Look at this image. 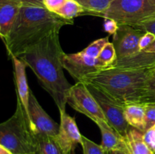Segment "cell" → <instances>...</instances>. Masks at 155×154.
<instances>
[{"label": "cell", "instance_id": "cell-1", "mask_svg": "<svg viewBox=\"0 0 155 154\" xmlns=\"http://www.w3.org/2000/svg\"><path fill=\"white\" fill-rule=\"evenodd\" d=\"M64 54L61 46L59 31H56L17 57L33 70L60 113L66 112L68 95L72 87L63 71L62 57Z\"/></svg>", "mask_w": 155, "mask_h": 154}, {"label": "cell", "instance_id": "cell-2", "mask_svg": "<svg viewBox=\"0 0 155 154\" xmlns=\"http://www.w3.org/2000/svg\"><path fill=\"white\" fill-rule=\"evenodd\" d=\"M73 24V20L64 19L45 8L22 5L3 41L8 55L18 57L53 32Z\"/></svg>", "mask_w": 155, "mask_h": 154}, {"label": "cell", "instance_id": "cell-3", "mask_svg": "<svg viewBox=\"0 0 155 154\" xmlns=\"http://www.w3.org/2000/svg\"><path fill=\"white\" fill-rule=\"evenodd\" d=\"M148 72L149 67L142 69L109 67L90 74L81 82L96 86L125 107L133 103L139 104Z\"/></svg>", "mask_w": 155, "mask_h": 154}, {"label": "cell", "instance_id": "cell-4", "mask_svg": "<svg viewBox=\"0 0 155 154\" xmlns=\"http://www.w3.org/2000/svg\"><path fill=\"white\" fill-rule=\"evenodd\" d=\"M0 144L12 154H34L37 152L36 136L18 98L13 116L0 123Z\"/></svg>", "mask_w": 155, "mask_h": 154}, {"label": "cell", "instance_id": "cell-5", "mask_svg": "<svg viewBox=\"0 0 155 154\" xmlns=\"http://www.w3.org/2000/svg\"><path fill=\"white\" fill-rule=\"evenodd\" d=\"M99 17L114 20L119 25L136 27L155 18V0H113Z\"/></svg>", "mask_w": 155, "mask_h": 154}, {"label": "cell", "instance_id": "cell-6", "mask_svg": "<svg viewBox=\"0 0 155 154\" xmlns=\"http://www.w3.org/2000/svg\"><path fill=\"white\" fill-rule=\"evenodd\" d=\"M84 83L99 104L109 125L125 137L130 125L124 117V106L96 86L90 83Z\"/></svg>", "mask_w": 155, "mask_h": 154}, {"label": "cell", "instance_id": "cell-7", "mask_svg": "<svg viewBox=\"0 0 155 154\" xmlns=\"http://www.w3.org/2000/svg\"><path fill=\"white\" fill-rule=\"evenodd\" d=\"M68 104L77 112L89 118L95 123L99 121L107 122L99 104L83 82H76L71 88Z\"/></svg>", "mask_w": 155, "mask_h": 154}, {"label": "cell", "instance_id": "cell-8", "mask_svg": "<svg viewBox=\"0 0 155 154\" xmlns=\"http://www.w3.org/2000/svg\"><path fill=\"white\" fill-rule=\"evenodd\" d=\"M145 32L136 27L120 24L114 35L113 42L117 54V60L130 57L140 51L139 41Z\"/></svg>", "mask_w": 155, "mask_h": 154}, {"label": "cell", "instance_id": "cell-9", "mask_svg": "<svg viewBox=\"0 0 155 154\" xmlns=\"http://www.w3.org/2000/svg\"><path fill=\"white\" fill-rule=\"evenodd\" d=\"M62 64L76 82L82 80L90 74L104 69L98 58H92L86 55L83 51L77 53L64 54Z\"/></svg>", "mask_w": 155, "mask_h": 154}, {"label": "cell", "instance_id": "cell-10", "mask_svg": "<svg viewBox=\"0 0 155 154\" xmlns=\"http://www.w3.org/2000/svg\"><path fill=\"white\" fill-rule=\"evenodd\" d=\"M28 117L30 127L34 134L55 137L58 134L60 125L54 122L43 110L31 90L29 98Z\"/></svg>", "mask_w": 155, "mask_h": 154}, {"label": "cell", "instance_id": "cell-11", "mask_svg": "<svg viewBox=\"0 0 155 154\" xmlns=\"http://www.w3.org/2000/svg\"><path fill=\"white\" fill-rule=\"evenodd\" d=\"M60 115L61 124L56 138L65 154H73L76 146L78 143L81 144L83 135L80 134L74 117L66 112L60 113Z\"/></svg>", "mask_w": 155, "mask_h": 154}, {"label": "cell", "instance_id": "cell-12", "mask_svg": "<svg viewBox=\"0 0 155 154\" xmlns=\"http://www.w3.org/2000/svg\"><path fill=\"white\" fill-rule=\"evenodd\" d=\"M14 65V75L17 90V98L20 100L28 117V105L30 89L27 84L26 67L27 65L17 57H12ZM29 119V117H28Z\"/></svg>", "mask_w": 155, "mask_h": 154}, {"label": "cell", "instance_id": "cell-13", "mask_svg": "<svg viewBox=\"0 0 155 154\" xmlns=\"http://www.w3.org/2000/svg\"><path fill=\"white\" fill-rule=\"evenodd\" d=\"M155 64V41L148 48L130 57L117 60L111 67L142 69Z\"/></svg>", "mask_w": 155, "mask_h": 154}, {"label": "cell", "instance_id": "cell-14", "mask_svg": "<svg viewBox=\"0 0 155 154\" xmlns=\"http://www.w3.org/2000/svg\"><path fill=\"white\" fill-rule=\"evenodd\" d=\"M101 134V146L107 152L111 150H123L129 152L125 137L114 129L105 121L96 122Z\"/></svg>", "mask_w": 155, "mask_h": 154}, {"label": "cell", "instance_id": "cell-15", "mask_svg": "<svg viewBox=\"0 0 155 154\" xmlns=\"http://www.w3.org/2000/svg\"><path fill=\"white\" fill-rule=\"evenodd\" d=\"M22 4L16 0H0V37L3 41L19 12Z\"/></svg>", "mask_w": 155, "mask_h": 154}, {"label": "cell", "instance_id": "cell-16", "mask_svg": "<svg viewBox=\"0 0 155 154\" xmlns=\"http://www.w3.org/2000/svg\"><path fill=\"white\" fill-rule=\"evenodd\" d=\"M124 117L129 125L145 132V107L144 104L133 103L124 107Z\"/></svg>", "mask_w": 155, "mask_h": 154}, {"label": "cell", "instance_id": "cell-17", "mask_svg": "<svg viewBox=\"0 0 155 154\" xmlns=\"http://www.w3.org/2000/svg\"><path fill=\"white\" fill-rule=\"evenodd\" d=\"M125 140L130 154H155L145 143L143 133L135 128L130 126Z\"/></svg>", "mask_w": 155, "mask_h": 154}, {"label": "cell", "instance_id": "cell-18", "mask_svg": "<svg viewBox=\"0 0 155 154\" xmlns=\"http://www.w3.org/2000/svg\"><path fill=\"white\" fill-rule=\"evenodd\" d=\"M37 141L38 154H65L57 138L53 136L35 134Z\"/></svg>", "mask_w": 155, "mask_h": 154}, {"label": "cell", "instance_id": "cell-19", "mask_svg": "<svg viewBox=\"0 0 155 154\" xmlns=\"http://www.w3.org/2000/svg\"><path fill=\"white\" fill-rule=\"evenodd\" d=\"M86 11L85 14L98 16L106 11L113 0H75Z\"/></svg>", "mask_w": 155, "mask_h": 154}, {"label": "cell", "instance_id": "cell-20", "mask_svg": "<svg viewBox=\"0 0 155 154\" xmlns=\"http://www.w3.org/2000/svg\"><path fill=\"white\" fill-rule=\"evenodd\" d=\"M139 104H155V64L149 67L143 93Z\"/></svg>", "mask_w": 155, "mask_h": 154}, {"label": "cell", "instance_id": "cell-21", "mask_svg": "<svg viewBox=\"0 0 155 154\" xmlns=\"http://www.w3.org/2000/svg\"><path fill=\"white\" fill-rule=\"evenodd\" d=\"M85 13V9L75 0H67L64 5L55 12L56 14L67 20H73Z\"/></svg>", "mask_w": 155, "mask_h": 154}, {"label": "cell", "instance_id": "cell-22", "mask_svg": "<svg viewBox=\"0 0 155 154\" xmlns=\"http://www.w3.org/2000/svg\"><path fill=\"white\" fill-rule=\"evenodd\" d=\"M98 60L103 66L104 69L111 67L117 61V54L114 46L112 42H107L98 57Z\"/></svg>", "mask_w": 155, "mask_h": 154}, {"label": "cell", "instance_id": "cell-23", "mask_svg": "<svg viewBox=\"0 0 155 154\" xmlns=\"http://www.w3.org/2000/svg\"><path fill=\"white\" fill-rule=\"evenodd\" d=\"M108 36L95 40L90 45H88L84 50H83V52L92 58H98L100 52L103 49L104 45L108 42Z\"/></svg>", "mask_w": 155, "mask_h": 154}, {"label": "cell", "instance_id": "cell-24", "mask_svg": "<svg viewBox=\"0 0 155 154\" xmlns=\"http://www.w3.org/2000/svg\"><path fill=\"white\" fill-rule=\"evenodd\" d=\"M81 146L83 154H107V151L104 150L101 145L97 144L85 136L82 137Z\"/></svg>", "mask_w": 155, "mask_h": 154}, {"label": "cell", "instance_id": "cell-25", "mask_svg": "<svg viewBox=\"0 0 155 154\" xmlns=\"http://www.w3.org/2000/svg\"><path fill=\"white\" fill-rule=\"evenodd\" d=\"M145 131H146L155 125V104H145Z\"/></svg>", "mask_w": 155, "mask_h": 154}, {"label": "cell", "instance_id": "cell-26", "mask_svg": "<svg viewBox=\"0 0 155 154\" xmlns=\"http://www.w3.org/2000/svg\"><path fill=\"white\" fill-rule=\"evenodd\" d=\"M143 137L145 143L155 153V125L144 133Z\"/></svg>", "mask_w": 155, "mask_h": 154}, {"label": "cell", "instance_id": "cell-27", "mask_svg": "<svg viewBox=\"0 0 155 154\" xmlns=\"http://www.w3.org/2000/svg\"><path fill=\"white\" fill-rule=\"evenodd\" d=\"M66 1L67 0H43V4L47 10L55 14V12L64 5Z\"/></svg>", "mask_w": 155, "mask_h": 154}, {"label": "cell", "instance_id": "cell-28", "mask_svg": "<svg viewBox=\"0 0 155 154\" xmlns=\"http://www.w3.org/2000/svg\"><path fill=\"white\" fill-rule=\"evenodd\" d=\"M155 41V35L151 33H145L139 41V49L144 51L150 46Z\"/></svg>", "mask_w": 155, "mask_h": 154}, {"label": "cell", "instance_id": "cell-29", "mask_svg": "<svg viewBox=\"0 0 155 154\" xmlns=\"http://www.w3.org/2000/svg\"><path fill=\"white\" fill-rule=\"evenodd\" d=\"M135 27L139 29L145 33H151L155 35V18L141 23Z\"/></svg>", "mask_w": 155, "mask_h": 154}, {"label": "cell", "instance_id": "cell-30", "mask_svg": "<svg viewBox=\"0 0 155 154\" xmlns=\"http://www.w3.org/2000/svg\"><path fill=\"white\" fill-rule=\"evenodd\" d=\"M119 24L113 19L110 18H104V29L105 32L110 35H114L117 31Z\"/></svg>", "mask_w": 155, "mask_h": 154}, {"label": "cell", "instance_id": "cell-31", "mask_svg": "<svg viewBox=\"0 0 155 154\" xmlns=\"http://www.w3.org/2000/svg\"><path fill=\"white\" fill-rule=\"evenodd\" d=\"M22 4V5L37 6V7L45 8L43 4V0H16Z\"/></svg>", "mask_w": 155, "mask_h": 154}, {"label": "cell", "instance_id": "cell-32", "mask_svg": "<svg viewBox=\"0 0 155 154\" xmlns=\"http://www.w3.org/2000/svg\"><path fill=\"white\" fill-rule=\"evenodd\" d=\"M0 154H12L8 149H6L5 146H3L2 145L0 144Z\"/></svg>", "mask_w": 155, "mask_h": 154}, {"label": "cell", "instance_id": "cell-33", "mask_svg": "<svg viewBox=\"0 0 155 154\" xmlns=\"http://www.w3.org/2000/svg\"><path fill=\"white\" fill-rule=\"evenodd\" d=\"M107 154H130V152L123 150H111L107 152Z\"/></svg>", "mask_w": 155, "mask_h": 154}, {"label": "cell", "instance_id": "cell-34", "mask_svg": "<svg viewBox=\"0 0 155 154\" xmlns=\"http://www.w3.org/2000/svg\"><path fill=\"white\" fill-rule=\"evenodd\" d=\"M34 154H38V152H36V153H34Z\"/></svg>", "mask_w": 155, "mask_h": 154}]
</instances>
